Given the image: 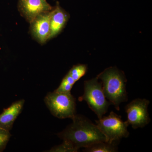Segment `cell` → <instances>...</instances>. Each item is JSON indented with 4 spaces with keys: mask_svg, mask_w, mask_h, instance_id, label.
I'll return each instance as SVG.
<instances>
[{
    "mask_svg": "<svg viewBox=\"0 0 152 152\" xmlns=\"http://www.w3.org/2000/svg\"><path fill=\"white\" fill-rule=\"evenodd\" d=\"M72 123L65 129L57 134L63 140H66L80 150L97 142H106L103 134L89 119L81 115L76 114Z\"/></svg>",
    "mask_w": 152,
    "mask_h": 152,
    "instance_id": "obj_1",
    "label": "cell"
},
{
    "mask_svg": "<svg viewBox=\"0 0 152 152\" xmlns=\"http://www.w3.org/2000/svg\"><path fill=\"white\" fill-rule=\"evenodd\" d=\"M97 77L102 80L106 99L117 110L119 111L121 103L128 101L126 90L127 80L124 73L116 67H110L99 74Z\"/></svg>",
    "mask_w": 152,
    "mask_h": 152,
    "instance_id": "obj_2",
    "label": "cell"
},
{
    "mask_svg": "<svg viewBox=\"0 0 152 152\" xmlns=\"http://www.w3.org/2000/svg\"><path fill=\"white\" fill-rule=\"evenodd\" d=\"M97 77L85 81L84 93L79 98V100L85 101L89 107L97 116L99 119L103 116L111 104L104 94L102 82L98 81Z\"/></svg>",
    "mask_w": 152,
    "mask_h": 152,
    "instance_id": "obj_3",
    "label": "cell"
},
{
    "mask_svg": "<svg viewBox=\"0 0 152 152\" xmlns=\"http://www.w3.org/2000/svg\"><path fill=\"white\" fill-rule=\"evenodd\" d=\"M45 103L51 113L58 118L72 119L76 115V99L70 93L49 92Z\"/></svg>",
    "mask_w": 152,
    "mask_h": 152,
    "instance_id": "obj_4",
    "label": "cell"
},
{
    "mask_svg": "<svg viewBox=\"0 0 152 152\" xmlns=\"http://www.w3.org/2000/svg\"><path fill=\"white\" fill-rule=\"evenodd\" d=\"M96 126L103 134L106 142L112 143L119 142L123 138L129 135L128 122L123 121L121 116L112 111L107 116H103L98 121H95Z\"/></svg>",
    "mask_w": 152,
    "mask_h": 152,
    "instance_id": "obj_5",
    "label": "cell"
},
{
    "mask_svg": "<svg viewBox=\"0 0 152 152\" xmlns=\"http://www.w3.org/2000/svg\"><path fill=\"white\" fill-rule=\"evenodd\" d=\"M150 101L146 99L133 100L125 107L129 125L134 129L144 127L151 121L148 112Z\"/></svg>",
    "mask_w": 152,
    "mask_h": 152,
    "instance_id": "obj_6",
    "label": "cell"
},
{
    "mask_svg": "<svg viewBox=\"0 0 152 152\" xmlns=\"http://www.w3.org/2000/svg\"><path fill=\"white\" fill-rule=\"evenodd\" d=\"M53 7L47 0H18V8L21 15L31 23L40 14L52 10Z\"/></svg>",
    "mask_w": 152,
    "mask_h": 152,
    "instance_id": "obj_7",
    "label": "cell"
},
{
    "mask_svg": "<svg viewBox=\"0 0 152 152\" xmlns=\"http://www.w3.org/2000/svg\"><path fill=\"white\" fill-rule=\"evenodd\" d=\"M52 11L40 14L30 23L31 35L38 42L42 45L49 40Z\"/></svg>",
    "mask_w": 152,
    "mask_h": 152,
    "instance_id": "obj_8",
    "label": "cell"
},
{
    "mask_svg": "<svg viewBox=\"0 0 152 152\" xmlns=\"http://www.w3.org/2000/svg\"><path fill=\"white\" fill-rule=\"evenodd\" d=\"M69 18V14L62 8L59 2L57 1L52 11L49 40L56 37L62 31Z\"/></svg>",
    "mask_w": 152,
    "mask_h": 152,
    "instance_id": "obj_9",
    "label": "cell"
},
{
    "mask_svg": "<svg viewBox=\"0 0 152 152\" xmlns=\"http://www.w3.org/2000/svg\"><path fill=\"white\" fill-rule=\"evenodd\" d=\"M25 101L21 99L12 104L0 114V128L10 131L15 121L22 112Z\"/></svg>",
    "mask_w": 152,
    "mask_h": 152,
    "instance_id": "obj_10",
    "label": "cell"
},
{
    "mask_svg": "<svg viewBox=\"0 0 152 152\" xmlns=\"http://www.w3.org/2000/svg\"><path fill=\"white\" fill-rule=\"evenodd\" d=\"M118 142L110 143L101 141L97 142L90 146L84 148L83 151L86 152H118Z\"/></svg>",
    "mask_w": 152,
    "mask_h": 152,
    "instance_id": "obj_11",
    "label": "cell"
},
{
    "mask_svg": "<svg viewBox=\"0 0 152 152\" xmlns=\"http://www.w3.org/2000/svg\"><path fill=\"white\" fill-rule=\"evenodd\" d=\"M76 82L68 73L63 78L60 86L54 91L58 93H70L71 90Z\"/></svg>",
    "mask_w": 152,
    "mask_h": 152,
    "instance_id": "obj_12",
    "label": "cell"
},
{
    "mask_svg": "<svg viewBox=\"0 0 152 152\" xmlns=\"http://www.w3.org/2000/svg\"><path fill=\"white\" fill-rule=\"evenodd\" d=\"M88 71V66L83 64H78L73 66L68 73L76 82L85 75Z\"/></svg>",
    "mask_w": 152,
    "mask_h": 152,
    "instance_id": "obj_13",
    "label": "cell"
},
{
    "mask_svg": "<svg viewBox=\"0 0 152 152\" xmlns=\"http://www.w3.org/2000/svg\"><path fill=\"white\" fill-rule=\"evenodd\" d=\"M79 149L74 146L70 142L66 140H63L61 145L53 147L51 149L47 151L49 152H77Z\"/></svg>",
    "mask_w": 152,
    "mask_h": 152,
    "instance_id": "obj_14",
    "label": "cell"
},
{
    "mask_svg": "<svg viewBox=\"0 0 152 152\" xmlns=\"http://www.w3.org/2000/svg\"><path fill=\"white\" fill-rule=\"evenodd\" d=\"M11 136L10 131L0 128V152L5 149Z\"/></svg>",
    "mask_w": 152,
    "mask_h": 152,
    "instance_id": "obj_15",
    "label": "cell"
}]
</instances>
